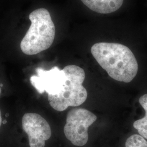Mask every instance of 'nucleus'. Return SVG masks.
<instances>
[{"mask_svg":"<svg viewBox=\"0 0 147 147\" xmlns=\"http://www.w3.org/2000/svg\"><path fill=\"white\" fill-rule=\"evenodd\" d=\"M8 116H9V114H8V113H7V114L5 115V117H7Z\"/></svg>","mask_w":147,"mask_h":147,"instance_id":"nucleus-12","label":"nucleus"},{"mask_svg":"<svg viewBox=\"0 0 147 147\" xmlns=\"http://www.w3.org/2000/svg\"><path fill=\"white\" fill-rule=\"evenodd\" d=\"M63 70L67 78L64 90L59 94L48 95L47 96L50 106L58 111L82 104L88 95L87 90L82 85L85 79L84 70L75 65H69Z\"/></svg>","mask_w":147,"mask_h":147,"instance_id":"nucleus-3","label":"nucleus"},{"mask_svg":"<svg viewBox=\"0 0 147 147\" xmlns=\"http://www.w3.org/2000/svg\"><path fill=\"white\" fill-rule=\"evenodd\" d=\"M3 86V84H0V87H2Z\"/></svg>","mask_w":147,"mask_h":147,"instance_id":"nucleus-13","label":"nucleus"},{"mask_svg":"<svg viewBox=\"0 0 147 147\" xmlns=\"http://www.w3.org/2000/svg\"><path fill=\"white\" fill-rule=\"evenodd\" d=\"M139 102L146 112L145 116L134 123L133 126L141 136L147 139V94L143 95L140 98Z\"/></svg>","mask_w":147,"mask_h":147,"instance_id":"nucleus-8","label":"nucleus"},{"mask_svg":"<svg viewBox=\"0 0 147 147\" xmlns=\"http://www.w3.org/2000/svg\"><path fill=\"white\" fill-rule=\"evenodd\" d=\"M1 124H2V117H1V112L0 110V126L1 125Z\"/></svg>","mask_w":147,"mask_h":147,"instance_id":"nucleus-10","label":"nucleus"},{"mask_svg":"<svg viewBox=\"0 0 147 147\" xmlns=\"http://www.w3.org/2000/svg\"><path fill=\"white\" fill-rule=\"evenodd\" d=\"M125 147H147V141L141 135H133L126 140Z\"/></svg>","mask_w":147,"mask_h":147,"instance_id":"nucleus-9","label":"nucleus"},{"mask_svg":"<svg viewBox=\"0 0 147 147\" xmlns=\"http://www.w3.org/2000/svg\"><path fill=\"white\" fill-rule=\"evenodd\" d=\"M7 121L5 119V120H4V121H3V123H3V124H5L7 123Z\"/></svg>","mask_w":147,"mask_h":147,"instance_id":"nucleus-11","label":"nucleus"},{"mask_svg":"<svg viewBox=\"0 0 147 147\" xmlns=\"http://www.w3.org/2000/svg\"><path fill=\"white\" fill-rule=\"evenodd\" d=\"M96 62L116 81L129 83L136 76L138 64L131 50L125 45L113 42H98L91 47Z\"/></svg>","mask_w":147,"mask_h":147,"instance_id":"nucleus-1","label":"nucleus"},{"mask_svg":"<svg viewBox=\"0 0 147 147\" xmlns=\"http://www.w3.org/2000/svg\"><path fill=\"white\" fill-rule=\"evenodd\" d=\"M36 72L37 75L31 76L30 82L40 94L46 92L48 95H57L63 92L67 79L63 70L57 67L49 70L38 68Z\"/></svg>","mask_w":147,"mask_h":147,"instance_id":"nucleus-5","label":"nucleus"},{"mask_svg":"<svg viewBox=\"0 0 147 147\" xmlns=\"http://www.w3.org/2000/svg\"><path fill=\"white\" fill-rule=\"evenodd\" d=\"M90 10L100 14H109L117 11L124 0H81Z\"/></svg>","mask_w":147,"mask_h":147,"instance_id":"nucleus-7","label":"nucleus"},{"mask_svg":"<svg viewBox=\"0 0 147 147\" xmlns=\"http://www.w3.org/2000/svg\"><path fill=\"white\" fill-rule=\"evenodd\" d=\"M31 25L20 43L21 51L34 55L47 50L53 44L56 28L49 11L38 8L29 15Z\"/></svg>","mask_w":147,"mask_h":147,"instance_id":"nucleus-2","label":"nucleus"},{"mask_svg":"<svg viewBox=\"0 0 147 147\" xmlns=\"http://www.w3.org/2000/svg\"><path fill=\"white\" fill-rule=\"evenodd\" d=\"M0 93H1V87H0Z\"/></svg>","mask_w":147,"mask_h":147,"instance_id":"nucleus-14","label":"nucleus"},{"mask_svg":"<svg viewBox=\"0 0 147 147\" xmlns=\"http://www.w3.org/2000/svg\"><path fill=\"white\" fill-rule=\"evenodd\" d=\"M22 126L28 135L30 147H44L45 141L51 136L49 123L39 114H25L22 118Z\"/></svg>","mask_w":147,"mask_h":147,"instance_id":"nucleus-6","label":"nucleus"},{"mask_svg":"<svg viewBox=\"0 0 147 147\" xmlns=\"http://www.w3.org/2000/svg\"><path fill=\"white\" fill-rule=\"evenodd\" d=\"M97 119V117L84 109L69 111L67 116L64 133L66 138L76 146L81 147L88 140V129Z\"/></svg>","mask_w":147,"mask_h":147,"instance_id":"nucleus-4","label":"nucleus"}]
</instances>
